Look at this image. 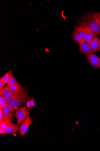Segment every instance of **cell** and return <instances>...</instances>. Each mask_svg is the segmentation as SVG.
<instances>
[{
    "label": "cell",
    "instance_id": "cell-1",
    "mask_svg": "<svg viewBox=\"0 0 100 151\" xmlns=\"http://www.w3.org/2000/svg\"><path fill=\"white\" fill-rule=\"evenodd\" d=\"M98 12H90L84 14L77 21L75 26H81L93 31L96 36L100 35V19Z\"/></svg>",
    "mask_w": 100,
    "mask_h": 151
},
{
    "label": "cell",
    "instance_id": "cell-2",
    "mask_svg": "<svg viewBox=\"0 0 100 151\" xmlns=\"http://www.w3.org/2000/svg\"><path fill=\"white\" fill-rule=\"evenodd\" d=\"M28 99V95L24 91L11 99L7 103L13 113L20 106L25 103Z\"/></svg>",
    "mask_w": 100,
    "mask_h": 151
},
{
    "label": "cell",
    "instance_id": "cell-3",
    "mask_svg": "<svg viewBox=\"0 0 100 151\" xmlns=\"http://www.w3.org/2000/svg\"><path fill=\"white\" fill-rule=\"evenodd\" d=\"M85 32V27L79 26H75L71 35V38L78 44L83 40Z\"/></svg>",
    "mask_w": 100,
    "mask_h": 151
},
{
    "label": "cell",
    "instance_id": "cell-4",
    "mask_svg": "<svg viewBox=\"0 0 100 151\" xmlns=\"http://www.w3.org/2000/svg\"><path fill=\"white\" fill-rule=\"evenodd\" d=\"M29 114L28 109L26 107H21L16 111L15 115L17 120V124L20 127Z\"/></svg>",
    "mask_w": 100,
    "mask_h": 151
},
{
    "label": "cell",
    "instance_id": "cell-5",
    "mask_svg": "<svg viewBox=\"0 0 100 151\" xmlns=\"http://www.w3.org/2000/svg\"><path fill=\"white\" fill-rule=\"evenodd\" d=\"M78 45L80 52L87 57L93 53L90 44L85 41H82Z\"/></svg>",
    "mask_w": 100,
    "mask_h": 151
},
{
    "label": "cell",
    "instance_id": "cell-6",
    "mask_svg": "<svg viewBox=\"0 0 100 151\" xmlns=\"http://www.w3.org/2000/svg\"><path fill=\"white\" fill-rule=\"evenodd\" d=\"M87 60L90 65L92 66L100 69V58L96 54L92 53L87 56Z\"/></svg>",
    "mask_w": 100,
    "mask_h": 151
},
{
    "label": "cell",
    "instance_id": "cell-7",
    "mask_svg": "<svg viewBox=\"0 0 100 151\" xmlns=\"http://www.w3.org/2000/svg\"><path fill=\"white\" fill-rule=\"evenodd\" d=\"M31 123V118L28 114L27 118L21 124L20 128V132L21 137L24 136L26 133Z\"/></svg>",
    "mask_w": 100,
    "mask_h": 151
},
{
    "label": "cell",
    "instance_id": "cell-8",
    "mask_svg": "<svg viewBox=\"0 0 100 151\" xmlns=\"http://www.w3.org/2000/svg\"><path fill=\"white\" fill-rule=\"evenodd\" d=\"M20 93H16L12 91L8 85L3 90V96L7 103L9 100L16 96Z\"/></svg>",
    "mask_w": 100,
    "mask_h": 151
},
{
    "label": "cell",
    "instance_id": "cell-9",
    "mask_svg": "<svg viewBox=\"0 0 100 151\" xmlns=\"http://www.w3.org/2000/svg\"><path fill=\"white\" fill-rule=\"evenodd\" d=\"M85 28V32L83 40L89 44L96 36L94 33L89 29Z\"/></svg>",
    "mask_w": 100,
    "mask_h": 151
},
{
    "label": "cell",
    "instance_id": "cell-10",
    "mask_svg": "<svg viewBox=\"0 0 100 151\" xmlns=\"http://www.w3.org/2000/svg\"><path fill=\"white\" fill-rule=\"evenodd\" d=\"M93 52L97 53L100 50V40L96 36L92 40L90 44Z\"/></svg>",
    "mask_w": 100,
    "mask_h": 151
},
{
    "label": "cell",
    "instance_id": "cell-11",
    "mask_svg": "<svg viewBox=\"0 0 100 151\" xmlns=\"http://www.w3.org/2000/svg\"><path fill=\"white\" fill-rule=\"evenodd\" d=\"M4 134H6L18 132L19 131V129L16 124L11 123L4 129Z\"/></svg>",
    "mask_w": 100,
    "mask_h": 151
},
{
    "label": "cell",
    "instance_id": "cell-12",
    "mask_svg": "<svg viewBox=\"0 0 100 151\" xmlns=\"http://www.w3.org/2000/svg\"><path fill=\"white\" fill-rule=\"evenodd\" d=\"M8 86L10 90L13 92L20 93L25 91L23 87L20 84Z\"/></svg>",
    "mask_w": 100,
    "mask_h": 151
},
{
    "label": "cell",
    "instance_id": "cell-13",
    "mask_svg": "<svg viewBox=\"0 0 100 151\" xmlns=\"http://www.w3.org/2000/svg\"><path fill=\"white\" fill-rule=\"evenodd\" d=\"M3 115L6 117L11 119L12 117L13 113L11 111V109L7 103L6 106L2 109Z\"/></svg>",
    "mask_w": 100,
    "mask_h": 151
},
{
    "label": "cell",
    "instance_id": "cell-14",
    "mask_svg": "<svg viewBox=\"0 0 100 151\" xmlns=\"http://www.w3.org/2000/svg\"><path fill=\"white\" fill-rule=\"evenodd\" d=\"M8 73L9 74V78L8 82V85L19 84L14 77L12 71L10 70Z\"/></svg>",
    "mask_w": 100,
    "mask_h": 151
},
{
    "label": "cell",
    "instance_id": "cell-15",
    "mask_svg": "<svg viewBox=\"0 0 100 151\" xmlns=\"http://www.w3.org/2000/svg\"><path fill=\"white\" fill-rule=\"evenodd\" d=\"M11 119L5 120L0 122V127L4 129L7 126L11 124Z\"/></svg>",
    "mask_w": 100,
    "mask_h": 151
},
{
    "label": "cell",
    "instance_id": "cell-16",
    "mask_svg": "<svg viewBox=\"0 0 100 151\" xmlns=\"http://www.w3.org/2000/svg\"><path fill=\"white\" fill-rule=\"evenodd\" d=\"M9 78V73H7L5 74L0 79H1L3 83L5 85V84L8 83V82Z\"/></svg>",
    "mask_w": 100,
    "mask_h": 151
},
{
    "label": "cell",
    "instance_id": "cell-17",
    "mask_svg": "<svg viewBox=\"0 0 100 151\" xmlns=\"http://www.w3.org/2000/svg\"><path fill=\"white\" fill-rule=\"evenodd\" d=\"M7 103L6 100L3 97L2 99H0V108L3 109Z\"/></svg>",
    "mask_w": 100,
    "mask_h": 151
},
{
    "label": "cell",
    "instance_id": "cell-18",
    "mask_svg": "<svg viewBox=\"0 0 100 151\" xmlns=\"http://www.w3.org/2000/svg\"><path fill=\"white\" fill-rule=\"evenodd\" d=\"M4 85L1 79H0V90H2L4 88L3 87Z\"/></svg>",
    "mask_w": 100,
    "mask_h": 151
},
{
    "label": "cell",
    "instance_id": "cell-19",
    "mask_svg": "<svg viewBox=\"0 0 100 151\" xmlns=\"http://www.w3.org/2000/svg\"><path fill=\"white\" fill-rule=\"evenodd\" d=\"M0 134H4V129L1 127H0Z\"/></svg>",
    "mask_w": 100,
    "mask_h": 151
},
{
    "label": "cell",
    "instance_id": "cell-20",
    "mask_svg": "<svg viewBox=\"0 0 100 151\" xmlns=\"http://www.w3.org/2000/svg\"><path fill=\"white\" fill-rule=\"evenodd\" d=\"M98 17L100 19V12H98Z\"/></svg>",
    "mask_w": 100,
    "mask_h": 151
},
{
    "label": "cell",
    "instance_id": "cell-21",
    "mask_svg": "<svg viewBox=\"0 0 100 151\" xmlns=\"http://www.w3.org/2000/svg\"><path fill=\"white\" fill-rule=\"evenodd\" d=\"M76 122V124H77L78 125L79 124V123L78 122H77L76 121V122Z\"/></svg>",
    "mask_w": 100,
    "mask_h": 151
},
{
    "label": "cell",
    "instance_id": "cell-22",
    "mask_svg": "<svg viewBox=\"0 0 100 151\" xmlns=\"http://www.w3.org/2000/svg\"><path fill=\"white\" fill-rule=\"evenodd\" d=\"M99 39H100V36L99 38ZM99 51H100V50H99Z\"/></svg>",
    "mask_w": 100,
    "mask_h": 151
}]
</instances>
